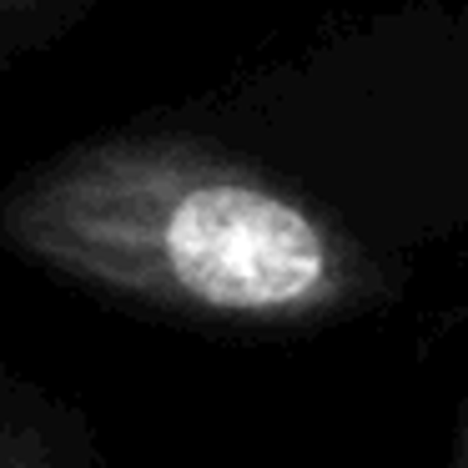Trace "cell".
I'll return each instance as SVG.
<instances>
[{"mask_svg":"<svg viewBox=\"0 0 468 468\" xmlns=\"http://www.w3.org/2000/svg\"><path fill=\"white\" fill-rule=\"evenodd\" d=\"M0 237L71 282L186 317L303 323L353 292L347 242L192 136H106L0 197Z\"/></svg>","mask_w":468,"mask_h":468,"instance_id":"1","label":"cell"},{"mask_svg":"<svg viewBox=\"0 0 468 468\" xmlns=\"http://www.w3.org/2000/svg\"><path fill=\"white\" fill-rule=\"evenodd\" d=\"M0 5H11V0H0Z\"/></svg>","mask_w":468,"mask_h":468,"instance_id":"2","label":"cell"}]
</instances>
